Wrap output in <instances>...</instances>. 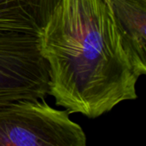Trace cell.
Returning <instances> with one entry per match:
<instances>
[{"instance_id": "277c9868", "label": "cell", "mask_w": 146, "mask_h": 146, "mask_svg": "<svg viewBox=\"0 0 146 146\" xmlns=\"http://www.w3.org/2000/svg\"><path fill=\"white\" fill-rule=\"evenodd\" d=\"M115 12L139 55L146 61V0H111Z\"/></svg>"}, {"instance_id": "3957f363", "label": "cell", "mask_w": 146, "mask_h": 146, "mask_svg": "<svg viewBox=\"0 0 146 146\" xmlns=\"http://www.w3.org/2000/svg\"><path fill=\"white\" fill-rule=\"evenodd\" d=\"M83 128L45 98L0 104V146H86Z\"/></svg>"}, {"instance_id": "6da1fadb", "label": "cell", "mask_w": 146, "mask_h": 146, "mask_svg": "<svg viewBox=\"0 0 146 146\" xmlns=\"http://www.w3.org/2000/svg\"><path fill=\"white\" fill-rule=\"evenodd\" d=\"M41 54L56 104L90 119L135 100L146 74L111 0H58L43 27Z\"/></svg>"}, {"instance_id": "7a4b0ae2", "label": "cell", "mask_w": 146, "mask_h": 146, "mask_svg": "<svg viewBox=\"0 0 146 146\" xmlns=\"http://www.w3.org/2000/svg\"><path fill=\"white\" fill-rule=\"evenodd\" d=\"M57 1L0 0V104L49 95L41 35Z\"/></svg>"}]
</instances>
